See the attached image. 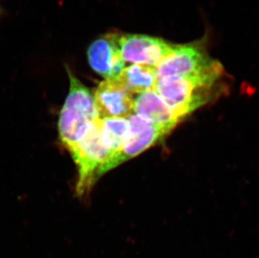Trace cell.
Wrapping results in <instances>:
<instances>
[{
  "label": "cell",
  "instance_id": "9c48e42d",
  "mask_svg": "<svg viewBox=\"0 0 259 258\" xmlns=\"http://www.w3.org/2000/svg\"><path fill=\"white\" fill-rule=\"evenodd\" d=\"M134 111L140 117L171 130L181 122L154 90L138 96L135 99Z\"/></svg>",
  "mask_w": 259,
  "mask_h": 258
},
{
  "label": "cell",
  "instance_id": "30bf717a",
  "mask_svg": "<svg viewBox=\"0 0 259 258\" xmlns=\"http://www.w3.org/2000/svg\"><path fill=\"white\" fill-rule=\"evenodd\" d=\"M117 78L133 95L153 90L158 80L155 66L140 64L125 67Z\"/></svg>",
  "mask_w": 259,
  "mask_h": 258
},
{
  "label": "cell",
  "instance_id": "8fae6325",
  "mask_svg": "<svg viewBox=\"0 0 259 258\" xmlns=\"http://www.w3.org/2000/svg\"><path fill=\"white\" fill-rule=\"evenodd\" d=\"M100 132L104 144L114 154L122 148L130 136V121L127 118L102 119Z\"/></svg>",
  "mask_w": 259,
  "mask_h": 258
},
{
  "label": "cell",
  "instance_id": "8992f818",
  "mask_svg": "<svg viewBox=\"0 0 259 258\" xmlns=\"http://www.w3.org/2000/svg\"><path fill=\"white\" fill-rule=\"evenodd\" d=\"M117 42L124 62L156 66L174 49L170 44L157 37L143 34H117Z\"/></svg>",
  "mask_w": 259,
  "mask_h": 258
},
{
  "label": "cell",
  "instance_id": "52a82bcc",
  "mask_svg": "<svg viewBox=\"0 0 259 258\" xmlns=\"http://www.w3.org/2000/svg\"><path fill=\"white\" fill-rule=\"evenodd\" d=\"M93 97L101 120L127 118L133 115L134 95L125 88L117 77L102 81L96 89Z\"/></svg>",
  "mask_w": 259,
  "mask_h": 258
},
{
  "label": "cell",
  "instance_id": "3957f363",
  "mask_svg": "<svg viewBox=\"0 0 259 258\" xmlns=\"http://www.w3.org/2000/svg\"><path fill=\"white\" fill-rule=\"evenodd\" d=\"M100 122L81 141L69 149L78 168L76 193L82 195L98 178L101 168L113 153L104 144L100 132Z\"/></svg>",
  "mask_w": 259,
  "mask_h": 258
},
{
  "label": "cell",
  "instance_id": "5b68a950",
  "mask_svg": "<svg viewBox=\"0 0 259 258\" xmlns=\"http://www.w3.org/2000/svg\"><path fill=\"white\" fill-rule=\"evenodd\" d=\"M217 61L208 56L199 44L175 45L172 52L155 66L157 77L196 76Z\"/></svg>",
  "mask_w": 259,
  "mask_h": 258
},
{
  "label": "cell",
  "instance_id": "6da1fadb",
  "mask_svg": "<svg viewBox=\"0 0 259 258\" xmlns=\"http://www.w3.org/2000/svg\"><path fill=\"white\" fill-rule=\"evenodd\" d=\"M224 69L220 62L202 73L190 76L159 78L154 91L173 111L180 121L217 96Z\"/></svg>",
  "mask_w": 259,
  "mask_h": 258
},
{
  "label": "cell",
  "instance_id": "277c9868",
  "mask_svg": "<svg viewBox=\"0 0 259 258\" xmlns=\"http://www.w3.org/2000/svg\"><path fill=\"white\" fill-rule=\"evenodd\" d=\"M130 134L122 148L111 156L108 162L102 167L98 177L117 165L141 154L163 138L166 136L171 129L155 124L149 120L139 115H131L128 117Z\"/></svg>",
  "mask_w": 259,
  "mask_h": 258
},
{
  "label": "cell",
  "instance_id": "7a4b0ae2",
  "mask_svg": "<svg viewBox=\"0 0 259 258\" xmlns=\"http://www.w3.org/2000/svg\"><path fill=\"white\" fill-rule=\"evenodd\" d=\"M70 89L59 118V134L62 144L70 149L81 141L100 122L94 97L86 85L67 67Z\"/></svg>",
  "mask_w": 259,
  "mask_h": 258
},
{
  "label": "cell",
  "instance_id": "ba28073f",
  "mask_svg": "<svg viewBox=\"0 0 259 258\" xmlns=\"http://www.w3.org/2000/svg\"><path fill=\"white\" fill-rule=\"evenodd\" d=\"M117 34H106L91 45L88 51V62L93 71L106 79L116 78L125 68Z\"/></svg>",
  "mask_w": 259,
  "mask_h": 258
}]
</instances>
